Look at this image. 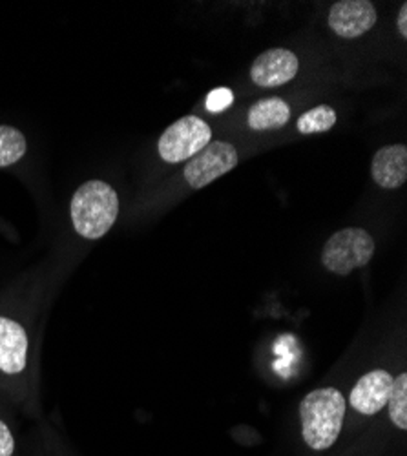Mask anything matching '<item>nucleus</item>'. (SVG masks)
<instances>
[{"instance_id": "1", "label": "nucleus", "mask_w": 407, "mask_h": 456, "mask_svg": "<svg viewBox=\"0 0 407 456\" xmlns=\"http://www.w3.org/2000/svg\"><path fill=\"white\" fill-rule=\"evenodd\" d=\"M71 224L85 240H101L116 224L119 196L112 184L92 179L81 184L69 203Z\"/></svg>"}, {"instance_id": "2", "label": "nucleus", "mask_w": 407, "mask_h": 456, "mask_svg": "<svg viewBox=\"0 0 407 456\" xmlns=\"http://www.w3.org/2000/svg\"><path fill=\"white\" fill-rule=\"evenodd\" d=\"M346 418V398L337 387L311 391L300 403L304 442L314 451H325L340 436Z\"/></svg>"}, {"instance_id": "3", "label": "nucleus", "mask_w": 407, "mask_h": 456, "mask_svg": "<svg viewBox=\"0 0 407 456\" xmlns=\"http://www.w3.org/2000/svg\"><path fill=\"white\" fill-rule=\"evenodd\" d=\"M375 256V240L363 228L349 226L332 234L322 250L323 269L337 276H349Z\"/></svg>"}, {"instance_id": "4", "label": "nucleus", "mask_w": 407, "mask_h": 456, "mask_svg": "<svg viewBox=\"0 0 407 456\" xmlns=\"http://www.w3.org/2000/svg\"><path fill=\"white\" fill-rule=\"evenodd\" d=\"M212 141V128L198 116H184L172 123L158 142L159 158L177 165L192 159Z\"/></svg>"}, {"instance_id": "5", "label": "nucleus", "mask_w": 407, "mask_h": 456, "mask_svg": "<svg viewBox=\"0 0 407 456\" xmlns=\"http://www.w3.org/2000/svg\"><path fill=\"white\" fill-rule=\"evenodd\" d=\"M238 163L240 156L234 144L227 141H210L199 154L189 159L183 175L191 188L199 190L234 170Z\"/></svg>"}, {"instance_id": "6", "label": "nucleus", "mask_w": 407, "mask_h": 456, "mask_svg": "<svg viewBox=\"0 0 407 456\" xmlns=\"http://www.w3.org/2000/svg\"><path fill=\"white\" fill-rule=\"evenodd\" d=\"M29 360V336L22 323L0 314V378L15 382Z\"/></svg>"}, {"instance_id": "7", "label": "nucleus", "mask_w": 407, "mask_h": 456, "mask_svg": "<svg viewBox=\"0 0 407 456\" xmlns=\"http://www.w3.org/2000/svg\"><path fill=\"white\" fill-rule=\"evenodd\" d=\"M377 8L369 0H340L329 10L327 24L342 39H358L377 24Z\"/></svg>"}, {"instance_id": "8", "label": "nucleus", "mask_w": 407, "mask_h": 456, "mask_svg": "<svg viewBox=\"0 0 407 456\" xmlns=\"http://www.w3.org/2000/svg\"><path fill=\"white\" fill-rule=\"evenodd\" d=\"M300 69V61L294 52L273 48L257 55L250 66V79L260 88H278L292 81Z\"/></svg>"}, {"instance_id": "9", "label": "nucleus", "mask_w": 407, "mask_h": 456, "mask_svg": "<svg viewBox=\"0 0 407 456\" xmlns=\"http://www.w3.org/2000/svg\"><path fill=\"white\" fill-rule=\"evenodd\" d=\"M393 376L384 369H375L363 374L351 391L349 402L354 411L365 416H373L380 412L389 400L393 387Z\"/></svg>"}, {"instance_id": "10", "label": "nucleus", "mask_w": 407, "mask_h": 456, "mask_svg": "<svg viewBox=\"0 0 407 456\" xmlns=\"http://www.w3.org/2000/svg\"><path fill=\"white\" fill-rule=\"evenodd\" d=\"M373 181L386 188L396 190L407 181V146L389 144L380 148L371 161Z\"/></svg>"}, {"instance_id": "11", "label": "nucleus", "mask_w": 407, "mask_h": 456, "mask_svg": "<svg viewBox=\"0 0 407 456\" xmlns=\"http://www.w3.org/2000/svg\"><path fill=\"white\" fill-rule=\"evenodd\" d=\"M290 119V106L281 97H265L254 102L247 113V125L250 130L267 132L280 130Z\"/></svg>"}, {"instance_id": "12", "label": "nucleus", "mask_w": 407, "mask_h": 456, "mask_svg": "<svg viewBox=\"0 0 407 456\" xmlns=\"http://www.w3.org/2000/svg\"><path fill=\"white\" fill-rule=\"evenodd\" d=\"M28 150V141L20 130L10 125H0V168L19 163Z\"/></svg>"}, {"instance_id": "13", "label": "nucleus", "mask_w": 407, "mask_h": 456, "mask_svg": "<svg viewBox=\"0 0 407 456\" xmlns=\"http://www.w3.org/2000/svg\"><path fill=\"white\" fill-rule=\"evenodd\" d=\"M338 116L337 110L329 106V104H320L305 113H302L298 123H296V128L302 135H313V134H323L329 132L332 126L337 125Z\"/></svg>"}, {"instance_id": "14", "label": "nucleus", "mask_w": 407, "mask_h": 456, "mask_svg": "<svg viewBox=\"0 0 407 456\" xmlns=\"http://www.w3.org/2000/svg\"><path fill=\"white\" fill-rule=\"evenodd\" d=\"M389 418L391 422L405 431L407 429V374L402 372L398 378L393 379V387L389 393Z\"/></svg>"}, {"instance_id": "15", "label": "nucleus", "mask_w": 407, "mask_h": 456, "mask_svg": "<svg viewBox=\"0 0 407 456\" xmlns=\"http://www.w3.org/2000/svg\"><path fill=\"white\" fill-rule=\"evenodd\" d=\"M232 102H234V94H232V90H229V88H216V90H212V92L208 94L205 106H207L208 111L219 113V111L227 110Z\"/></svg>"}, {"instance_id": "16", "label": "nucleus", "mask_w": 407, "mask_h": 456, "mask_svg": "<svg viewBox=\"0 0 407 456\" xmlns=\"http://www.w3.org/2000/svg\"><path fill=\"white\" fill-rule=\"evenodd\" d=\"M15 452V436L10 426L0 418V456H13Z\"/></svg>"}, {"instance_id": "17", "label": "nucleus", "mask_w": 407, "mask_h": 456, "mask_svg": "<svg viewBox=\"0 0 407 456\" xmlns=\"http://www.w3.org/2000/svg\"><path fill=\"white\" fill-rule=\"evenodd\" d=\"M396 29L402 39H407V4L402 3L398 15H396Z\"/></svg>"}]
</instances>
